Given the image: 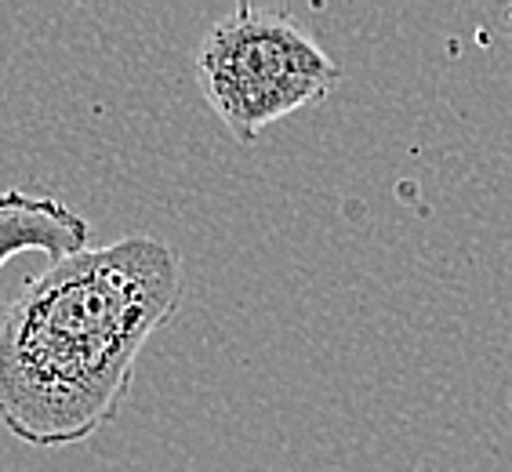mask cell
<instances>
[{
    "mask_svg": "<svg viewBox=\"0 0 512 472\" xmlns=\"http://www.w3.org/2000/svg\"><path fill=\"white\" fill-rule=\"evenodd\" d=\"M178 305L182 258L149 233L84 247L30 276L0 313V425L44 451L99 436Z\"/></svg>",
    "mask_w": 512,
    "mask_h": 472,
    "instance_id": "6da1fadb",
    "label": "cell"
},
{
    "mask_svg": "<svg viewBox=\"0 0 512 472\" xmlns=\"http://www.w3.org/2000/svg\"><path fill=\"white\" fill-rule=\"evenodd\" d=\"M509 33H512V8H509Z\"/></svg>",
    "mask_w": 512,
    "mask_h": 472,
    "instance_id": "277c9868",
    "label": "cell"
},
{
    "mask_svg": "<svg viewBox=\"0 0 512 472\" xmlns=\"http://www.w3.org/2000/svg\"><path fill=\"white\" fill-rule=\"evenodd\" d=\"M197 80L222 128L251 146L269 124L327 102L342 69L287 11L237 4L200 40Z\"/></svg>",
    "mask_w": 512,
    "mask_h": 472,
    "instance_id": "7a4b0ae2",
    "label": "cell"
},
{
    "mask_svg": "<svg viewBox=\"0 0 512 472\" xmlns=\"http://www.w3.org/2000/svg\"><path fill=\"white\" fill-rule=\"evenodd\" d=\"M91 222L55 197H33L26 189L0 193V269L26 251L48 255L51 262L84 251Z\"/></svg>",
    "mask_w": 512,
    "mask_h": 472,
    "instance_id": "3957f363",
    "label": "cell"
}]
</instances>
